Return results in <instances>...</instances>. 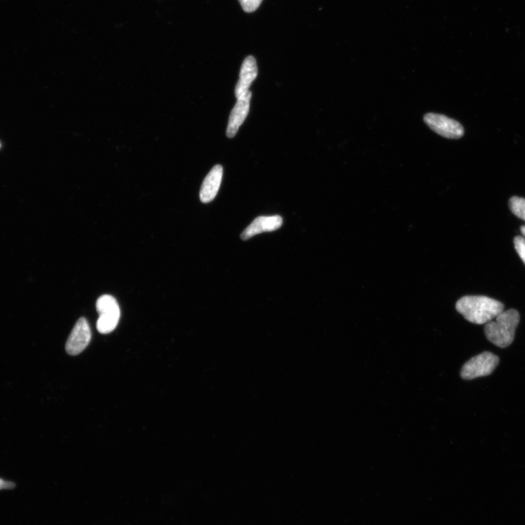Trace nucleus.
<instances>
[{
  "mask_svg": "<svg viewBox=\"0 0 525 525\" xmlns=\"http://www.w3.org/2000/svg\"><path fill=\"white\" fill-rule=\"evenodd\" d=\"M519 320L520 315L516 310L503 311L496 321L486 324L484 333L486 339L498 348H508L514 341Z\"/></svg>",
  "mask_w": 525,
  "mask_h": 525,
  "instance_id": "2",
  "label": "nucleus"
},
{
  "mask_svg": "<svg viewBox=\"0 0 525 525\" xmlns=\"http://www.w3.org/2000/svg\"><path fill=\"white\" fill-rule=\"evenodd\" d=\"M515 249L525 265V239L521 236H517L514 240Z\"/></svg>",
  "mask_w": 525,
  "mask_h": 525,
  "instance_id": "14",
  "label": "nucleus"
},
{
  "mask_svg": "<svg viewBox=\"0 0 525 525\" xmlns=\"http://www.w3.org/2000/svg\"><path fill=\"white\" fill-rule=\"evenodd\" d=\"M121 314H107L100 315L97 328L100 333L106 334L114 332L118 324Z\"/></svg>",
  "mask_w": 525,
  "mask_h": 525,
  "instance_id": "11",
  "label": "nucleus"
},
{
  "mask_svg": "<svg viewBox=\"0 0 525 525\" xmlns=\"http://www.w3.org/2000/svg\"><path fill=\"white\" fill-rule=\"evenodd\" d=\"M243 10L247 13H252L257 11L263 0H239Z\"/></svg>",
  "mask_w": 525,
  "mask_h": 525,
  "instance_id": "13",
  "label": "nucleus"
},
{
  "mask_svg": "<svg viewBox=\"0 0 525 525\" xmlns=\"http://www.w3.org/2000/svg\"><path fill=\"white\" fill-rule=\"evenodd\" d=\"M520 230L521 233L523 234V236L525 237V226H522Z\"/></svg>",
  "mask_w": 525,
  "mask_h": 525,
  "instance_id": "16",
  "label": "nucleus"
},
{
  "mask_svg": "<svg viewBox=\"0 0 525 525\" xmlns=\"http://www.w3.org/2000/svg\"><path fill=\"white\" fill-rule=\"evenodd\" d=\"M16 486L15 483L0 478V491L13 490Z\"/></svg>",
  "mask_w": 525,
  "mask_h": 525,
  "instance_id": "15",
  "label": "nucleus"
},
{
  "mask_svg": "<svg viewBox=\"0 0 525 525\" xmlns=\"http://www.w3.org/2000/svg\"><path fill=\"white\" fill-rule=\"evenodd\" d=\"M456 310L465 320L478 325L486 324L503 312V303L483 296H467L456 304Z\"/></svg>",
  "mask_w": 525,
  "mask_h": 525,
  "instance_id": "1",
  "label": "nucleus"
},
{
  "mask_svg": "<svg viewBox=\"0 0 525 525\" xmlns=\"http://www.w3.org/2000/svg\"><path fill=\"white\" fill-rule=\"evenodd\" d=\"M92 339V332L86 318H81L76 322L66 343V351L70 355L81 353Z\"/></svg>",
  "mask_w": 525,
  "mask_h": 525,
  "instance_id": "5",
  "label": "nucleus"
},
{
  "mask_svg": "<svg viewBox=\"0 0 525 525\" xmlns=\"http://www.w3.org/2000/svg\"><path fill=\"white\" fill-rule=\"evenodd\" d=\"M282 223L283 220L280 215L260 216L245 229L241 234V239L245 241L257 234L276 231L282 226Z\"/></svg>",
  "mask_w": 525,
  "mask_h": 525,
  "instance_id": "7",
  "label": "nucleus"
},
{
  "mask_svg": "<svg viewBox=\"0 0 525 525\" xmlns=\"http://www.w3.org/2000/svg\"><path fill=\"white\" fill-rule=\"evenodd\" d=\"M258 76V67L257 60L252 56L247 57L243 62L240 80L235 88V96L238 99L244 96L249 90L252 83L256 80Z\"/></svg>",
  "mask_w": 525,
  "mask_h": 525,
  "instance_id": "8",
  "label": "nucleus"
},
{
  "mask_svg": "<svg viewBox=\"0 0 525 525\" xmlns=\"http://www.w3.org/2000/svg\"><path fill=\"white\" fill-rule=\"evenodd\" d=\"M100 315L107 314H121L119 305L116 299L110 295L100 296L96 304Z\"/></svg>",
  "mask_w": 525,
  "mask_h": 525,
  "instance_id": "10",
  "label": "nucleus"
},
{
  "mask_svg": "<svg viewBox=\"0 0 525 525\" xmlns=\"http://www.w3.org/2000/svg\"><path fill=\"white\" fill-rule=\"evenodd\" d=\"M510 207L519 219L525 221V199L514 196L510 198Z\"/></svg>",
  "mask_w": 525,
  "mask_h": 525,
  "instance_id": "12",
  "label": "nucleus"
},
{
  "mask_svg": "<svg viewBox=\"0 0 525 525\" xmlns=\"http://www.w3.org/2000/svg\"><path fill=\"white\" fill-rule=\"evenodd\" d=\"M499 357L490 352L482 353L470 359L462 368L463 379L472 380L491 375L499 364Z\"/></svg>",
  "mask_w": 525,
  "mask_h": 525,
  "instance_id": "3",
  "label": "nucleus"
},
{
  "mask_svg": "<svg viewBox=\"0 0 525 525\" xmlns=\"http://www.w3.org/2000/svg\"><path fill=\"white\" fill-rule=\"evenodd\" d=\"M252 93L248 92L243 97L238 99L236 104L234 105L230 114L226 136L233 138L236 136L240 126L245 121L250 111V103Z\"/></svg>",
  "mask_w": 525,
  "mask_h": 525,
  "instance_id": "6",
  "label": "nucleus"
},
{
  "mask_svg": "<svg viewBox=\"0 0 525 525\" xmlns=\"http://www.w3.org/2000/svg\"><path fill=\"white\" fill-rule=\"evenodd\" d=\"M223 168L215 165L204 179L201 191L200 200L207 204L213 200L218 194L223 178Z\"/></svg>",
  "mask_w": 525,
  "mask_h": 525,
  "instance_id": "9",
  "label": "nucleus"
},
{
  "mask_svg": "<svg viewBox=\"0 0 525 525\" xmlns=\"http://www.w3.org/2000/svg\"><path fill=\"white\" fill-rule=\"evenodd\" d=\"M424 121L432 131L444 138L457 139L465 133L458 121L444 115L430 113L424 116Z\"/></svg>",
  "mask_w": 525,
  "mask_h": 525,
  "instance_id": "4",
  "label": "nucleus"
}]
</instances>
